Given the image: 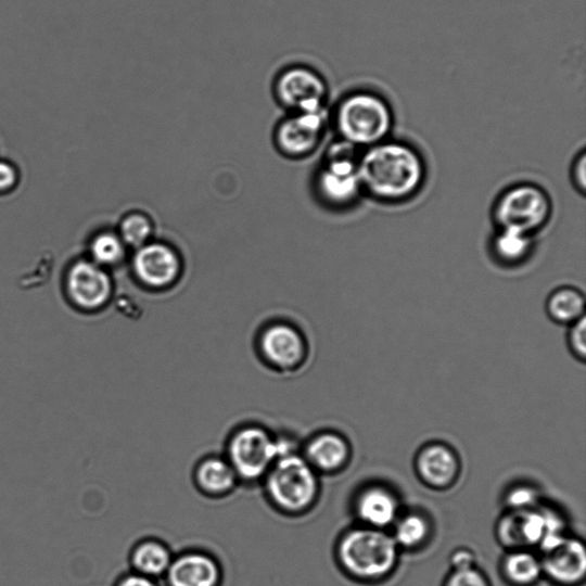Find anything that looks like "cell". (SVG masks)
I'll return each mask as SVG.
<instances>
[{
	"instance_id": "1",
	"label": "cell",
	"mask_w": 586,
	"mask_h": 586,
	"mask_svg": "<svg viewBox=\"0 0 586 586\" xmlns=\"http://www.w3.org/2000/svg\"><path fill=\"white\" fill-rule=\"evenodd\" d=\"M362 192L374 201L397 204L413 199L426 180V164L415 146L386 139L358 158Z\"/></svg>"
},
{
	"instance_id": "2",
	"label": "cell",
	"mask_w": 586,
	"mask_h": 586,
	"mask_svg": "<svg viewBox=\"0 0 586 586\" xmlns=\"http://www.w3.org/2000/svg\"><path fill=\"white\" fill-rule=\"evenodd\" d=\"M331 117L341 139L364 150L388 139L395 125L392 102L369 87L345 92L334 104Z\"/></svg>"
},
{
	"instance_id": "3",
	"label": "cell",
	"mask_w": 586,
	"mask_h": 586,
	"mask_svg": "<svg viewBox=\"0 0 586 586\" xmlns=\"http://www.w3.org/2000/svg\"><path fill=\"white\" fill-rule=\"evenodd\" d=\"M399 551L392 535L385 531L360 526L341 537L337 558L351 578L375 584L384 582L395 572Z\"/></svg>"
},
{
	"instance_id": "4",
	"label": "cell",
	"mask_w": 586,
	"mask_h": 586,
	"mask_svg": "<svg viewBox=\"0 0 586 586\" xmlns=\"http://www.w3.org/2000/svg\"><path fill=\"white\" fill-rule=\"evenodd\" d=\"M264 479L268 497L288 513L304 512L319 496L318 472L297 453L278 458Z\"/></svg>"
},
{
	"instance_id": "5",
	"label": "cell",
	"mask_w": 586,
	"mask_h": 586,
	"mask_svg": "<svg viewBox=\"0 0 586 586\" xmlns=\"http://www.w3.org/2000/svg\"><path fill=\"white\" fill-rule=\"evenodd\" d=\"M291 444L262 426H244L230 436L227 460L239 480L257 481L265 477L278 458L296 453Z\"/></svg>"
},
{
	"instance_id": "6",
	"label": "cell",
	"mask_w": 586,
	"mask_h": 586,
	"mask_svg": "<svg viewBox=\"0 0 586 586\" xmlns=\"http://www.w3.org/2000/svg\"><path fill=\"white\" fill-rule=\"evenodd\" d=\"M553 204L543 187L522 182L501 193L493 207L497 228H512L534 235L546 227L552 216Z\"/></svg>"
},
{
	"instance_id": "7",
	"label": "cell",
	"mask_w": 586,
	"mask_h": 586,
	"mask_svg": "<svg viewBox=\"0 0 586 586\" xmlns=\"http://www.w3.org/2000/svg\"><path fill=\"white\" fill-rule=\"evenodd\" d=\"M271 92L289 113H313L327 111L330 87L317 68L293 64L276 75Z\"/></svg>"
},
{
	"instance_id": "8",
	"label": "cell",
	"mask_w": 586,
	"mask_h": 586,
	"mask_svg": "<svg viewBox=\"0 0 586 586\" xmlns=\"http://www.w3.org/2000/svg\"><path fill=\"white\" fill-rule=\"evenodd\" d=\"M497 535L512 550L539 547L542 543L566 535L563 519L553 510L538 508L512 511L500 519Z\"/></svg>"
},
{
	"instance_id": "9",
	"label": "cell",
	"mask_w": 586,
	"mask_h": 586,
	"mask_svg": "<svg viewBox=\"0 0 586 586\" xmlns=\"http://www.w3.org/2000/svg\"><path fill=\"white\" fill-rule=\"evenodd\" d=\"M355 146L341 141L332 146L330 156L319 179L320 192L332 205L348 206L358 201L362 187L358 174Z\"/></svg>"
},
{
	"instance_id": "10",
	"label": "cell",
	"mask_w": 586,
	"mask_h": 586,
	"mask_svg": "<svg viewBox=\"0 0 586 586\" xmlns=\"http://www.w3.org/2000/svg\"><path fill=\"white\" fill-rule=\"evenodd\" d=\"M543 576L557 586H579L586 576V550L578 538L564 536L540 551Z\"/></svg>"
},
{
	"instance_id": "11",
	"label": "cell",
	"mask_w": 586,
	"mask_h": 586,
	"mask_svg": "<svg viewBox=\"0 0 586 586\" xmlns=\"http://www.w3.org/2000/svg\"><path fill=\"white\" fill-rule=\"evenodd\" d=\"M66 288L72 303L86 310L106 305L113 293L107 271L92 260H78L69 268Z\"/></svg>"
},
{
	"instance_id": "12",
	"label": "cell",
	"mask_w": 586,
	"mask_h": 586,
	"mask_svg": "<svg viewBox=\"0 0 586 586\" xmlns=\"http://www.w3.org/2000/svg\"><path fill=\"white\" fill-rule=\"evenodd\" d=\"M329 119L327 111L290 113L279 125L278 143L290 155H304L316 149Z\"/></svg>"
},
{
	"instance_id": "13",
	"label": "cell",
	"mask_w": 586,
	"mask_h": 586,
	"mask_svg": "<svg viewBox=\"0 0 586 586\" xmlns=\"http://www.w3.org/2000/svg\"><path fill=\"white\" fill-rule=\"evenodd\" d=\"M138 279L151 288L173 284L180 273V262L175 251L160 243L142 245L133 260Z\"/></svg>"
},
{
	"instance_id": "14",
	"label": "cell",
	"mask_w": 586,
	"mask_h": 586,
	"mask_svg": "<svg viewBox=\"0 0 586 586\" xmlns=\"http://www.w3.org/2000/svg\"><path fill=\"white\" fill-rule=\"evenodd\" d=\"M416 471L423 483L433 489H448L460 472L458 455L446 444L426 445L416 457Z\"/></svg>"
},
{
	"instance_id": "15",
	"label": "cell",
	"mask_w": 586,
	"mask_h": 586,
	"mask_svg": "<svg viewBox=\"0 0 586 586\" xmlns=\"http://www.w3.org/2000/svg\"><path fill=\"white\" fill-rule=\"evenodd\" d=\"M354 510L362 526L384 531L399 518L400 501L392 489L373 484L359 492L354 500Z\"/></svg>"
},
{
	"instance_id": "16",
	"label": "cell",
	"mask_w": 586,
	"mask_h": 586,
	"mask_svg": "<svg viewBox=\"0 0 586 586\" xmlns=\"http://www.w3.org/2000/svg\"><path fill=\"white\" fill-rule=\"evenodd\" d=\"M265 359L279 369H292L302 364L306 345L301 333L285 324L268 328L262 337Z\"/></svg>"
},
{
	"instance_id": "17",
	"label": "cell",
	"mask_w": 586,
	"mask_h": 586,
	"mask_svg": "<svg viewBox=\"0 0 586 586\" xmlns=\"http://www.w3.org/2000/svg\"><path fill=\"white\" fill-rule=\"evenodd\" d=\"M170 586H217L221 571L217 560L205 552H184L166 572Z\"/></svg>"
},
{
	"instance_id": "18",
	"label": "cell",
	"mask_w": 586,
	"mask_h": 586,
	"mask_svg": "<svg viewBox=\"0 0 586 586\" xmlns=\"http://www.w3.org/2000/svg\"><path fill=\"white\" fill-rule=\"evenodd\" d=\"M351 446L345 436L337 432L314 435L303 455L317 472L334 473L343 470L351 458Z\"/></svg>"
},
{
	"instance_id": "19",
	"label": "cell",
	"mask_w": 586,
	"mask_h": 586,
	"mask_svg": "<svg viewBox=\"0 0 586 586\" xmlns=\"http://www.w3.org/2000/svg\"><path fill=\"white\" fill-rule=\"evenodd\" d=\"M534 247V235L512 228H497L491 241L493 258L497 264L506 267H517L527 262Z\"/></svg>"
},
{
	"instance_id": "20",
	"label": "cell",
	"mask_w": 586,
	"mask_h": 586,
	"mask_svg": "<svg viewBox=\"0 0 586 586\" xmlns=\"http://www.w3.org/2000/svg\"><path fill=\"white\" fill-rule=\"evenodd\" d=\"M195 480L199 488L211 496H222L232 492L239 483L238 474L227 458L206 457L198 466Z\"/></svg>"
},
{
	"instance_id": "21",
	"label": "cell",
	"mask_w": 586,
	"mask_h": 586,
	"mask_svg": "<svg viewBox=\"0 0 586 586\" xmlns=\"http://www.w3.org/2000/svg\"><path fill=\"white\" fill-rule=\"evenodd\" d=\"M500 573L512 586H535L543 576L540 558L528 550H512L501 560Z\"/></svg>"
},
{
	"instance_id": "22",
	"label": "cell",
	"mask_w": 586,
	"mask_h": 586,
	"mask_svg": "<svg viewBox=\"0 0 586 586\" xmlns=\"http://www.w3.org/2000/svg\"><path fill=\"white\" fill-rule=\"evenodd\" d=\"M584 293L574 286H560L548 297L546 308L549 318L561 326H572L585 317Z\"/></svg>"
},
{
	"instance_id": "23",
	"label": "cell",
	"mask_w": 586,
	"mask_h": 586,
	"mask_svg": "<svg viewBox=\"0 0 586 586\" xmlns=\"http://www.w3.org/2000/svg\"><path fill=\"white\" fill-rule=\"evenodd\" d=\"M173 560L170 549L157 539L140 542L131 555V562L136 572L151 578L166 574L171 566Z\"/></svg>"
},
{
	"instance_id": "24",
	"label": "cell",
	"mask_w": 586,
	"mask_h": 586,
	"mask_svg": "<svg viewBox=\"0 0 586 586\" xmlns=\"http://www.w3.org/2000/svg\"><path fill=\"white\" fill-rule=\"evenodd\" d=\"M393 526L392 537L399 549H420L431 537L430 519L421 512H409L399 515Z\"/></svg>"
},
{
	"instance_id": "25",
	"label": "cell",
	"mask_w": 586,
	"mask_h": 586,
	"mask_svg": "<svg viewBox=\"0 0 586 586\" xmlns=\"http://www.w3.org/2000/svg\"><path fill=\"white\" fill-rule=\"evenodd\" d=\"M124 255L125 244L122 239L114 233H100L95 235L90 243V260L103 268L118 264Z\"/></svg>"
},
{
	"instance_id": "26",
	"label": "cell",
	"mask_w": 586,
	"mask_h": 586,
	"mask_svg": "<svg viewBox=\"0 0 586 586\" xmlns=\"http://www.w3.org/2000/svg\"><path fill=\"white\" fill-rule=\"evenodd\" d=\"M152 224L143 215L133 214L120 225V239L125 245L141 247L152 235Z\"/></svg>"
},
{
	"instance_id": "27",
	"label": "cell",
	"mask_w": 586,
	"mask_h": 586,
	"mask_svg": "<svg viewBox=\"0 0 586 586\" xmlns=\"http://www.w3.org/2000/svg\"><path fill=\"white\" fill-rule=\"evenodd\" d=\"M540 495L532 486L520 485L512 488L507 495V506L512 511H523L538 508Z\"/></svg>"
},
{
	"instance_id": "28",
	"label": "cell",
	"mask_w": 586,
	"mask_h": 586,
	"mask_svg": "<svg viewBox=\"0 0 586 586\" xmlns=\"http://www.w3.org/2000/svg\"><path fill=\"white\" fill-rule=\"evenodd\" d=\"M444 586H492L487 575L476 566L451 570Z\"/></svg>"
},
{
	"instance_id": "29",
	"label": "cell",
	"mask_w": 586,
	"mask_h": 586,
	"mask_svg": "<svg viewBox=\"0 0 586 586\" xmlns=\"http://www.w3.org/2000/svg\"><path fill=\"white\" fill-rule=\"evenodd\" d=\"M568 342L574 357L579 361L586 358V317L570 326Z\"/></svg>"
},
{
	"instance_id": "30",
	"label": "cell",
	"mask_w": 586,
	"mask_h": 586,
	"mask_svg": "<svg viewBox=\"0 0 586 586\" xmlns=\"http://www.w3.org/2000/svg\"><path fill=\"white\" fill-rule=\"evenodd\" d=\"M572 182L576 191L584 196L586 194V152L582 151L572 165Z\"/></svg>"
},
{
	"instance_id": "31",
	"label": "cell",
	"mask_w": 586,
	"mask_h": 586,
	"mask_svg": "<svg viewBox=\"0 0 586 586\" xmlns=\"http://www.w3.org/2000/svg\"><path fill=\"white\" fill-rule=\"evenodd\" d=\"M18 181L16 167L7 161L0 160V193L10 192Z\"/></svg>"
},
{
	"instance_id": "32",
	"label": "cell",
	"mask_w": 586,
	"mask_h": 586,
	"mask_svg": "<svg viewBox=\"0 0 586 586\" xmlns=\"http://www.w3.org/2000/svg\"><path fill=\"white\" fill-rule=\"evenodd\" d=\"M450 561L453 570L475 566V557L469 549L457 550L453 553Z\"/></svg>"
},
{
	"instance_id": "33",
	"label": "cell",
	"mask_w": 586,
	"mask_h": 586,
	"mask_svg": "<svg viewBox=\"0 0 586 586\" xmlns=\"http://www.w3.org/2000/svg\"><path fill=\"white\" fill-rule=\"evenodd\" d=\"M117 586H156V584L153 578L136 573L125 576Z\"/></svg>"
}]
</instances>
